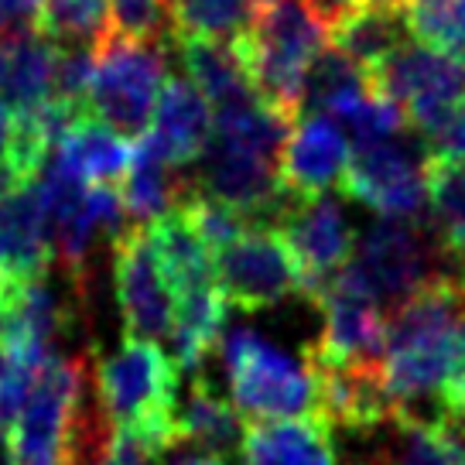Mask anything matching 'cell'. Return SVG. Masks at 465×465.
I'll use <instances>...</instances> for the list:
<instances>
[{"instance_id": "1", "label": "cell", "mask_w": 465, "mask_h": 465, "mask_svg": "<svg viewBox=\"0 0 465 465\" xmlns=\"http://www.w3.org/2000/svg\"><path fill=\"white\" fill-rule=\"evenodd\" d=\"M465 366V284L462 277H435L387 319L383 380L397 404V418H424L435 404L445 414V393Z\"/></svg>"}, {"instance_id": "2", "label": "cell", "mask_w": 465, "mask_h": 465, "mask_svg": "<svg viewBox=\"0 0 465 465\" xmlns=\"http://www.w3.org/2000/svg\"><path fill=\"white\" fill-rule=\"evenodd\" d=\"M103 414L116 431H134L168 455L178 441V383L182 370L158 342L127 339L93 366Z\"/></svg>"}, {"instance_id": "3", "label": "cell", "mask_w": 465, "mask_h": 465, "mask_svg": "<svg viewBox=\"0 0 465 465\" xmlns=\"http://www.w3.org/2000/svg\"><path fill=\"white\" fill-rule=\"evenodd\" d=\"M325 42L329 31L308 11L305 0H261L250 38L232 48L243 58L257 96L298 124L305 110V75Z\"/></svg>"}, {"instance_id": "4", "label": "cell", "mask_w": 465, "mask_h": 465, "mask_svg": "<svg viewBox=\"0 0 465 465\" xmlns=\"http://www.w3.org/2000/svg\"><path fill=\"white\" fill-rule=\"evenodd\" d=\"M93 393V356L58 352L38 373L4 438L7 465H65L75 428Z\"/></svg>"}, {"instance_id": "5", "label": "cell", "mask_w": 465, "mask_h": 465, "mask_svg": "<svg viewBox=\"0 0 465 465\" xmlns=\"http://www.w3.org/2000/svg\"><path fill=\"white\" fill-rule=\"evenodd\" d=\"M438 257L449 261L431 226H424L421 219H380L356 240L352 261L335 281L393 312L424 284L449 274L438 271Z\"/></svg>"}, {"instance_id": "6", "label": "cell", "mask_w": 465, "mask_h": 465, "mask_svg": "<svg viewBox=\"0 0 465 465\" xmlns=\"http://www.w3.org/2000/svg\"><path fill=\"white\" fill-rule=\"evenodd\" d=\"M223 366L230 377L232 407L250 421H288L315 418V377L308 360L267 342L253 329L223 335Z\"/></svg>"}, {"instance_id": "7", "label": "cell", "mask_w": 465, "mask_h": 465, "mask_svg": "<svg viewBox=\"0 0 465 465\" xmlns=\"http://www.w3.org/2000/svg\"><path fill=\"white\" fill-rule=\"evenodd\" d=\"M164 83H168L164 45L127 42L120 35H106L93 62L89 114L106 127H114L120 137L141 141L151 131Z\"/></svg>"}, {"instance_id": "8", "label": "cell", "mask_w": 465, "mask_h": 465, "mask_svg": "<svg viewBox=\"0 0 465 465\" xmlns=\"http://www.w3.org/2000/svg\"><path fill=\"white\" fill-rule=\"evenodd\" d=\"M79 284L58 288L52 274L0 277V360L45 366L58 356V342L75 332Z\"/></svg>"}, {"instance_id": "9", "label": "cell", "mask_w": 465, "mask_h": 465, "mask_svg": "<svg viewBox=\"0 0 465 465\" xmlns=\"http://www.w3.org/2000/svg\"><path fill=\"white\" fill-rule=\"evenodd\" d=\"M339 189L383 219H421L428 205V151L404 137L356 144Z\"/></svg>"}, {"instance_id": "10", "label": "cell", "mask_w": 465, "mask_h": 465, "mask_svg": "<svg viewBox=\"0 0 465 465\" xmlns=\"http://www.w3.org/2000/svg\"><path fill=\"white\" fill-rule=\"evenodd\" d=\"M370 83L404 110L407 124L428 134L441 116L465 103V55L404 42L370 75Z\"/></svg>"}, {"instance_id": "11", "label": "cell", "mask_w": 465, "mask_h": 465, "mask_svg": "<svg viewBox=\"0 0 465 465\" xmlns=\"http://www.w3.org/2000/svg\"><path fill=\"white\" fill-rule=\"evenodd\" d=\"M216 281L226 302L243 312H267L302 294V274L284 236L271 226H253L236 243L219 250Z\"/></svg>"}, {"instance_id": "12", "label": "cell", "mask_w": 465, "mask_h": 465, "mask_svg": "<svg viewBox=\"0 0 465 465\" xmlns=\"http://www.w3.org/2000/svg\"><path fill=\"white\" fill-rule=\"evenodd\" d=\"M110 250H114V291L124 319V335L144 342L172 339L174 298L147 226L131 223L110 243Z\"/></svg>"}, {"instance_id": "13", "label": "cell", "mask_w": 465, "mask_h": 465, "mask_svg": "<svg viewBox=\"0 0 465 465\" xmlns=\"http://www.w3.org/2000/svg\"><path fill=\"white\" fill-rule=\"evenodd\" d=\"M195 192L236 209L253 226H267V216L281 219L291 203V195L281 185V161L230 144L216 134L199 158Z\"/></svg>"}, {"instance_id": "14", "label": "cell", "mask_w": 465, "mask_h": 465, "mask_svg": "<svg viewBox=\"0 0 465 465\" xmlns=\"http://www.w3.org/2000/svg\"><path fill=\"white\" fill-rule=\"evenodd\" d=\"M277 232L284 236L291 257L302 274V294L312 302L346 271L356 250V236L335 199H291L277 219Z\"/></svg>"}, {"instance_id": "15", "label": "cell", "mask_w": 465, "mask_h": 465, "mask_svg": "<svg viewBox=\"0 0 465 465\" xmlns=\"http://www.w3.org/2000/svg\"><path fill=\"white\" fill-rule=\"evenodd\" d=\"M315 377V421L329 431L377 435L397 421L383 366H335L305 356Z\"/></svg>"}, {"instance_id": "16", "label": "cell", "mask_w": 465, "mask_h": 465, "mask_svg": "<svg viewBox=\"0 0 465 465\" xmlns=\"http://www.w3.org/2000/svg\"><path fill=\"white\" fill-rule=\"evenodd\" d=\"M315 302L322 312V332L305 349V356L335 366H383L387 319L380 305L342 281H332Z\"/></svg>"}, {"instance_id": "17", "label": "cell", "mask_w": 465, "mask_h": 465, "mask_svg": "<svg viewBox=\"0 0 465 465\" xmlns=\"http://www.w3.org/2000/svg\"><path fill=\"white\" fill-rule=\"evenodd\" d=\"M352 158L342 124L325 114H305L281 151V185L291 199H319L342 182Z\"/></svg>"}, {"instance_id": "18", "label": "cell", "mask_w": 465, "mask_h": 465, "mask_svg": "<svg viewBox=\"0 0 465 465\" xmlns=\"http://www.w3.org/2000/svg\"><path fill=\"white\" fill-rule=\"evenodd\" d=\"M213 124L216 120L209 114V100L192 86L185 75H172L164 83V93H161L154 120H151V131L144 137L147 144L178 172V168L199 164V158L213 141Z\"/></svg>"}, {"instance_id": "19", "label": "cell", "mask_w": 465, "mask_h": 465, "mask_svg": "<svg viewBox=\"0 0 465 465\" xmlns=\"http://www.w3.org/2000/svg\"><path fill=\"white\" fill-rule=\"evenodd\" d=\"M58 48L35 25L0 35V106L15 116L55 100Z\"/></svg>"}, {"instance_id": "20", "label": "cell", "mask_w": 465, "mask_h": 465, "mask_svg": "<svg viewBox=\"0 0 465 465\" xmlns=\"http://www.w3.org/2000/svg\"><path fill=\"white\" fill-rule=\"evenodd\" d=\"M52 263L38 182L0 189V277L45 274Z\"/></svg>"}, {"instance_id": "21", "label": "cell", "mask_w": 465, "mask_h": 465, "mask_svg": "<svg viewBox=\"0 0 465 465\" xmlns=\"http://www.w3.org/2000/svg\"><path fill=\"white\" fill-rule=\"evenodd\" d=\"M236 455L240 465H342L332 431L315 418L247 421Z\"/></svg>"}, {"instance_id": "22", "label": "cell", "mask_w": 465, "mask_h": 465, "mask_svg": "<svg viewBox=\"0 0 465 465\" xmlns=\"http://www.w3.org/2000/svg\"><path fill=\"white\" fill-rule=\"evenodd\" d=\"M48 161L83 185H110L114 178L131 172L134 144L93 114H83L65 131Z\"/></svg>"}, {"instance_id": "23", "label": "cell", "mask_w": 465, "mask_h": 465, "mask_svg": "<svg viewBox=\"0 0 465 465\" xmlns=\"http://www.w3.org/2000/svg\"><path fill=\"white\" fill-rule=\"evenodd\" d=\"M172 45L178 48L185 79L209 100V106H216V114L261 103L247 65L232 45L203 42V38H174Z\"/></svg>"}, {"instance_id": "24", "label": "cell", "mask_w": 465, "mask_h": 465, "mask_svg": "<svg viewBox=\"0 0 465 465\" xmlns=\"http://www.w3.org/2000/svg\"><path fill=\"white\" fill-rule=\"evenodd\" d=\"M147 232H151V243H154V253H158L161 271L168 277L174 302L192 294V291L219 284L213 250L205 247L203 236L195 232V226L182 209H172L168 216H161L154 226H147Z\"/></svg>"}, {"instance_id": "25", "label": "cell", "mask_w": 465, "mask_h": 465, "mask_svg": "<svg viewBox=\"0 0 465 465\" xmlns=\"http://www.w3.org/2000/svg\"><path fill=\"white\" fill-rule=\"evenodd\" d=\"M174 424H178V441H189L199 451H213V455L240 451V441L247 431L243 414L223 393L213 391L205 377H192L189 393L178 401Z\"/></svg>"}, {"instance_id": "26", "label": "cell", "mask_w": 465, "mask_h": 465, "mask_svg": "<svg viewBox=\"0 0 465 465\" xmlns=\"http://www.w3.org/2000/svg\"><path fill=\"white\" fill-rule=\"evenodd\" d=\"M185 189L192 185L174 174L172 164L147 144V137L134 141L131 172L124 174V189H120L124 213L131 216L134 226H154L161 216L182 205V199L189 195Z\"/></svg>"}, {"instance_id": "27", "label": "cell", "mask_w": 465, "mask_h": 465, "mask_svg": "<svg viewBox=\"0 0 465 465\" xmlns=\"http://www.w3.org/2000/svg\"><path fill=\"white\" fill-rule=\"evenodd\" d=\"M404 42H411L404 11L387 7H356L339 28H332V45L346 52L366 75L377 73Z\"/></svg>"}, {"instance_id": "28", "label": "cell", "mask_w": 465, "mask_h": 465, "mask_svg": "<svg viewBox=\"0 0 465 465\" xmlns=\"http://www.w3.org/2000/svg\"><path fill=\"white\" fill-rule=\"evenodd\" d=\"M373 89L370 75L346 55L339 52L335 45H325L312 69L305 75V114H325V116H339L346 114L352 103H360Z\"/></svg>"}, {"instance_id": "29", "label": "cell", "mask_w": 465, "mask_h": 465, "mask_svg": "<svg viewBox=\"0 0 465 465\" xmlns=\"http://www.w3.org/2000/svg\"><path fill=\"white\" fill-rule=\"evenodd\" d=\"M261 15V0H182L172 11L174 38L240 45Z\"/></svg>"}, {"instance_id": "30", "label": "cell", "mask_w": 465, "mask_h": 465, "mask_svg": "<svg viewBox=\"0 0 465 465\" xmlns=\"http://www.w3.org/2000/svg\"><path fill=\"white\" fill-rule=\"evenodd\" d=\"M35 31L55 48H100L110 35V0H42Z\"/></svg>"}, {"instance_id": "31", "label": "cell", "mask_w": 465, "mask_h": 465, "mask_svg": "<svg viewBox=\"0 0 465 465\" xmlns=\"http://www.w3.org/2000/svg\"><path fill=\"white\" fill-rule=\"evenodd\" d=\"M428 209L431 232L451 261L465 247V161L438 158L428 151Z\"/></svg>"}, {"instance_id": "32", "label": "cell", "mask_w": 465, "mask_h": 465, "mask_svg": "<svg viewBox=\"0 0 465 465\" xmlns=\"http://www.w3.org/2000/svg\"><path fill=\"white\" fill-rule=\"evenodd\" d=\"M404 21L414 42L465 55V0H407Z\"/></svg>"}, {"instance_id": "33", "label": "cell", "mask_w": 465, "mask_h": 465, "mask_svg": "<svg viewBox=\"0 0 465 465\" xmlns=\"http://www.w3.org/2000/svg\"><path fill=\"white\" fill-rule=\"evenodd\" d=\"M110 35L127 42H174L172 7L164 0H110Z\"/></svg>"}, {"instance_id": "34", "label": "cell", "mask_w": 465, "mask_h": 465, "mask_svg": "<svg viewBox=\"0 0 465 465\" xmlns=\"http://www.w3.org/2000/svg\"><path fill=\"white\" fill-rule=\"evenodd\" d=\"M335 124H342V131H352L356 144H380V141H393L404 134L407 116L391 96L370 89L363 100L349 106L346 114L335 116Z\"/></svg>"}, {"instance_id": "35", "label": "cell", "mask_w": 465, "mask_h": 465, "mask_svg": "<svg viewBox=\"0 0 465 465\" xmlns=\"http://www.w3.org/2000/svg\"><path fill=\"white\" fill-rule=\"evenodd\" d=\"M428 141V151L438 158L465 161V103H459L451 114H445L428 134H421Z\"/></svg>"}, {"instance_id": "36", "label": "cell", "mask_w": 465, "mask_h": 465, "mask_svg": "<svg viewBox=\"0 0 465 465\" xmlns=\"http://www.w3.org/2000/svg\"><path fill=\"white\" fill-rule=\"evenodd\" d=\"M21 185L15 178V114L0 106V189Z\"/></svg>"}, {"instance_id": "37", "label": "cell", "mask_w": 465, "mask_h": 465, "mask_svg": "<svg viewBox=\"0 0 465 465\" xmlns=\"http://www.w3.org/2000/svg\"><path fill=\"white\" fill-rule=\"evenodd\" d=\"M35 11H38L35 0H0V35L28 28V21H35Z\"/></svg>"}, {"instance_id": "38", "label": "cell", "mask_w": 465, "mask_h": 465, "mask_svg": "<svg viewBox=\"0 0 465 465\" xmlns=\"http://www.w3.org/2000/svg\"><path fill=\"white\" fill-rule=\"evenodd\" d=\"M445 414L465 418V366H462V373L451 380L449 393H445Z\"/></svg>"}, {"instance_id": "39", "label": "cell", "mask_w": 465, "mask_h": 465, "mask_svg": "<svg viewBox=\"0 0 465 465\" xmlns=\"http://www.w3.org/2000/svg\"><path fill=\"white\" fill-rule=\"evenodd\" d=\"M164 465H230L223 455H213V451H199V449H192V451H182V455H174L172 462H164Z\"/></svg>"}, {"instance_id": "40", "label": "cell", "mask_w": 465, "mask_h": 465, "mask_svg": "<svg viewBox=\"0 0 465 465\" xmlns=\"http://www.w3.org/2000/svg\"><path fill=\"white\" fill-rule=\"evenodd\" d=\"M360 7H387V11H404L407 0H356Z\"/></svg>"}, {"instance_id": "41", "label": "cell", "mask_w": 465, "mask_h": 465, "mask_svg": "<svg viewBox=\"0 0 465 465\" xmlns=\"http://www.w3.org/2000/svg\"><path fill=\"white\" fill-rule=\"evenodd\" d=\"M451 271H455V274L462 277V284H465V247L459 250L455 257H451Z\"/></svg>"}, {"instance_id": "42", "label": "cell", "mask_w": 465, "mask_h": 465, "mask_svg": "<svg viewBox=\"0 0 465 465\" xmlns=\"http://www.w3.org/2000/svg\"><path fill=\"white\" fill-rule=\"evenodd\" d=\"M164 4H168V7H172V11H174V7H178V4H182V0H164Z\"/></svg>"}, {"instance_id": "43", "label": "cell", "mask_w": 465, "mask_h": 465, "mask_svg": "<svg viewBox=\"0 0 465 465\" xmlns=\"http://www.w3.org/2000/svg\"><path fill=\"white\" fill-rule=\"evenodd\" d=\"M96 465H114V462H110V459H106V462H96Z\"/></svg>"}, {"instance_id": "44", "label": "cell", "mask_w": 465, "mask_h": 465, "mask_svg": "<svg viewBox=\"0 0 465 465\" xmlns=\"http://www.w3.org/2000/svg\"><path fill=\"white\" fill-rule=\"evenodd\" d=\"M35 4H42V0H35Z\"/></svg>"}]
</instances>
